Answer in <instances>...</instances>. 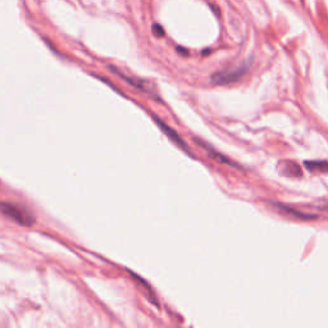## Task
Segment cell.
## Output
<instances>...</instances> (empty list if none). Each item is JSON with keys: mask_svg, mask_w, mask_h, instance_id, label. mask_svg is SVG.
Listing matches in <instances>:
<instances>
[{"mask_svg": "<svg viewBox=\"0 0 328 328\" xmlns=\"http://www.w3.org/2000/svg\"><path fill=\"white\" fill-rule=\"evenodd\" d=\"M177 51H178V53H182L183 55H187V51H186L185 49H181V48H177Z\"/></svg>", "mask_w": 328, "mask_h": 328, "instance_id": "cell-10", "label": "cell"}, {"mask_svg": "<svg viewBox=\"0 0 328 328\" xmlns=\"http://www.w3.org/2000/svg\"><path fill=\"white\" fill-rule=\"evenodd\" d=\"M275 208L279 209L281 212H285L290 216H294L299 219H304V221H310V219H317L318 216H315V214H308V213L300 212V210H296V209L291 208V206L286 205V204H281V202H271Z\"/></svg>", "mask_w": 328, "mask_h": 328, "instance_id": "cell-4", "label": "cell"}, {"mask_svg": "<svg viewBox=\"0 0 328 328\" xmlns=\"http://www.w3.org/2000/svg\"><path fill=\"white\" fill-rule=\"evenodd\" d=\"M317 208L323 209V210H326V212H328V202H327V200H325V202H322V205H317Z\"/></svg>", "mask_w": 328, "mask_h": 328, "instance_id": "cell-9", "label": "cell"}, {"mask_svg": "<svg viewBox=\"0 0 328 328\" xmlns=\"http://www.w3.org/2000/svg\"><path fill=\"white\" fill-rule=\"evenodd\" d=\"M304 166L310 172H328V162L326 160H306Z\"/></svg>", "mask_w": 328, "mask_h": 328, "instance_id": "cell-7", "label": "cell"}, {"mask_svg": "<svg viewBox=\"0 0 328 328\" xmlns=\"http://www.w3.org/2000/svg\"><path fill=\"white\" fill-rule=\"evenodd\" d=\"M152 118H154L155 123H156V125H158V127H159V128L162 129L163 133H164V135H166V136L168 137V139L171 140V141H172L173 144H175V145L178 146L179 149H182L183 151H185L186 154H187V155L192 156L191 150H190L189 145L186 144L185 140H183L182 137L179 136L178 133H177L176 131H175V129L171 128V127H169L168 125H166V123L163 122V121L160 120V118H158V117H156V116H152Z\"/></svg>", "mask_w": 328, "mask_h": 328, "instance_id": "cell-3", "label": "cell"}, {"mask_svg": "<svg viewBox=\"0 0 328 328\" xmlns=\"http://www.w3.org/2000/svg\"><path fill=\"white\" fill-rule=\"evenodd\" d=\"M152 32H154V35H155L156 37H162L163 35H164V31H163L162 26L158 24H155L152 26Z\"/></svg>", "mask_w": 328, "mask_h": 328, "instance_id": "cell-8", "label": "cell"}, {"mask_svg": "<svg viewBox=\"0 0 328 328\" xmlns=\"http://www.w3.org/2000/svg\"><path fill=\"white\" fill-rule=\"evenodd\" d=\"M279 172L283 175V176H290V177H302L303 172L302 168L294 162H285L283 164L279 163Z\"/></svg>", "mask_w": 328, "mask_h": 328, "instance_id": "cell-6", "label": "cell"}, {"mask_svg": "<svg viewBox=\"0 0 328 328\" xmlns=\"http://www.w3.org/2000/svg\"><path fill=\"white\" fill-rule=\"evenodd\" d=\"M195 141L198 144H199V145H202V148H204V149H205L206 151L209 152V155L212 156V158H214V159H216V160H218V162L225 163V164H227V166L236 167V168H241V167H240V166H236V163H233L232 160H229L228 158H226V156H223L222 154H219V152L217 151V150H214V148H213L212 145H209V144L204 143V141H202V140H198V139H195Z\"/></svg>", "mask_w": 328, "mask_h": 328, "instance_id": "cell-5", "label": "cell"}, {"mask_svg": "<svg viewBox=\"0 0 328 328\" xmlns=\"http://www.w3.org/2000/svg\"><path fill=\"white\" fill-rule=\"evenodd\" d=\"M249 67H250V60H246L245 63H242L241 66L236 67V68L218 71V72L213 73L212 76H210V81H212L213 85H229V83H235L245 76Z\"/></svg>", "mask_w": 328, "mask_h": 328, "instance_id": "cell-2", "label": "cell"}, {"mask_svg": "<svg viewBox=\"0 0 328 328\" xmlns=\"http://www.w3.org/2000/svg\"><path fill=\"white\" fill-rule=\"evenodd\" d=\"M0 212L5 217L22 226H32L35 222V218L30 210H27L24 206L13 204V202H0Z\"/></svg>", "mask_w": 328, "mask_h": 328, "instance_id": "cell-1", "label": "cell"}]
</instances>
